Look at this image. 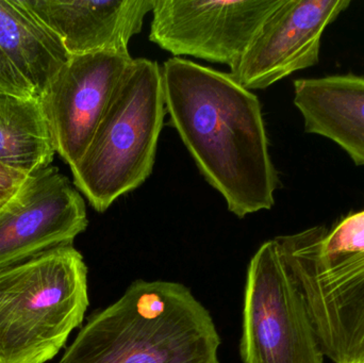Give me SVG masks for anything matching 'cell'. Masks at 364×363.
<instances>
[{"label":"cell","mask_w":364,"mask_h":363,"mask_svg":"<svg viewBox=\"0 0 364 363\" xmlns=\"http://www.w3.org/2000/svg\"><path fill=\"white\" fill-rule=\"evenodd\" d=\"M162 83L171 124L228 210H269L279 180L258 97L229 72L181 58L164 63Z\"/></svg>","instance_id":"obj_1"},{"label":"cell","mask_w":364,"mask_h":363,"mask_svg":"<svg viewBox=\"0 0 364 363\" xmlns=\"http://www.w3.org/2000/svg\"><path fill=\"white\" fill-rule=\"evenodd\" d=\"M209 310L174 281L136 279L96 311L58 363H220Z\"/></svg>","instance_id":"obj_2"},{"label":"cell","mask_w":364,"mask_h":363,"mask_svg":"<svg viewBox=\"0 0 364 363\" xmlns=\"http://www.w3.org/2000/svg\"><path fill=\"white\" fill-rule=\"evenodd\" d=\"M325 357L364 363V209L331 229L276 237Z\"/></svg>","instance_id":"obj_3"},{"label":"cell","mask_w":364,"mask_h":363,"mask_svg":"<svg viewBox=\"0 0 364 363\" xmlns=\"http://www.w3.org/2000/svg\"><path fill=\"white\" fill-rule=\"evenodd\" d=\"M87 266L73 244L0 269V363H46L82 325Z\"/></svg>","instance_id":"obj_4"},{"label":"cell","mask_w":364,"mask_h":363,"mask_svg":"<svg viewBox=\"0 0 364 363\" xmlns=\"http://www.w3.org/2000/svg\"><path fill=\"white\" fill-rule=\"evenodd\" d=\"M162 70L132 60L82 158L74 185L97 212L138 189L151 176L166 117Z\"/></svg>","instance_id":"obj_5"},{"label":"cell","mask_w":364,"mask_h":363,"mask_svg":"<svg viewBox=\"0 0 364 363\" xmlns=\"http://www.w3.org/2000/svg\"><path fill=\"white\" fill-rule=\"evenodd\" d=\"M240 355L243 363H324L305 300L274 239L248 264Z\"/></svg>","instance_id":"obj_6"},{"label":"cell","mask_w":364,"mask_h":363,"mask_svg":"<svg viewBox=\"0 0 364 363\" xmlns=\"http://www.w3.org/2000/svg\"><path fill=\"white\" fill-rule=\"evenodd\" d=\"M282 0H155L149 40L175 55L230 67Z\"/></svg>","instance_id":"obj_7"},{"label":"cell","mask_w":364,"mask_h":363,"mask_svg":"<svg viewBox=\"0 0 364 363\" xmlns=\"http://www.w3.org/2000/svg\"><path fill=\"white\" fill-rule=\"evenodd\" d=\"M87 225L85 200L59 168L29 175L0 206V269L73 244Z\"/></svg>","instance_id":"obj_8"},{"label":"cell","mask_w":364,"mask_h":363,"mask_svg":"<svg viewBox=\"0 0 364 363\" xmlns=\"http://www.w3.org/2000/svg\"><path fill=\"white\" fill-rule=\"evenodd\" d=\"M132 60L129 53L70 55L38 98L55 153L70 168L89 147Z\"/></svg>","instance_id":"obj_9"},{"label":"cell","mask_w":364,"mask_h":363,"mask_svg":"<svg viewBox=\"0 0 364 363\" xmlns=\"http://www.w3.org/2000/svg\"><path fill=\"white\" fill-rule=\"evenodd\" d=\"M350 4V0H282L229 74L252 91L316 65L323 33Z\"/></svg>","instance_id":"obj_10"},{"label":"cell","mask_w":364,"mask_h":363,"mask_svg":"<svg viewBox=\"0 0 364 363\" xmlns=\"http://www.w3.org/2000/svg\"><path fill=\"white\" fill-rule=\"evenodd\" d=\"M63 43L70 55L128 53L155 0H23Z\"/></svg>","instance_id":"obj_11"},{"label":"cell","mask_w":364,"mask_h":363,"mask_svg":"<svg viewBox=\"0 0 364 363\" xmlns=\"http://www.w3.org/2000/svg\"><path fill=\"white\" fill-rule=\"evenodd\" d=\"M294 104L307 134L337 143L356 166H364V77L297 79Z\"/></svg>","instance_id":"obj_12"},{"label":"cell","mask_w":364,"mask_h":363,"mask_svg":"<svg viewBox=\"0 0 364 363\" xmlns=\"http://www.w3.org/2000/svg\"><path fill=\"white\" fill-rule=\"evenodd\" d=\"M0 48L38 98L70 58L59 36L23 0H0Z\"/></svg>","instance_id":"obj_13"},{"label":"cell","mask_w":364,"mask_h":363,"mask_svg":"<svg viewBox=\"0 0 364 363\" xmlns=\"http://www.w3.org/2000/svg\"><path fill=\"white\" fill-rule=\"evenodd\" d=\"M55 153L40 99L0 93V164L29 176L49 168Z\"/></svg>","instance_id":"obj_14"},{"label":"cell","mask_w":364,"mask_h":363,"mask_svg":"<svg viewBox=\"0 0 364 363\" xmlns=\"http://www.w3.org/2000/svg\"><path fill=\"white\" fill-rule=\"evenodd\" d=\"M0 93L13 94L21 97H36L32 87L17 72L16 68L12 65L1 48H0Z\"/></svg>","instance_id":"obj_15"},{"label":"cell","mask_w":364,"mask_h":363,"mask_svg":"<svg viewBox=\"0 0 364 363\" xmlns=\"http://www.w3.org/2000/svg\"><path fill=\"white\" fill-rule=\"evenodd\" d=\"M26 178V175L0 164V206L17 191Z\"/></svg>","instance_id":"obj_16"}]
</instances>
